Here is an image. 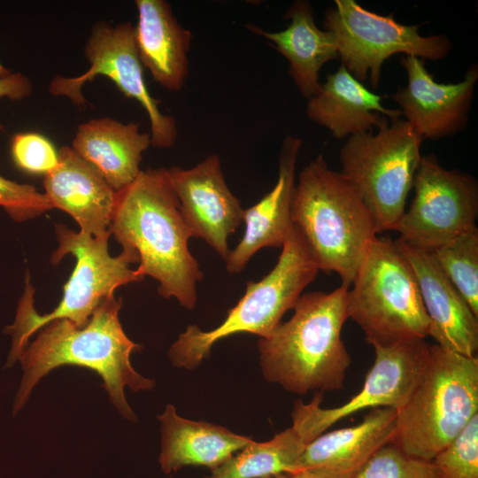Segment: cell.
Masks as SVG:
<instances>
[{"mask_svg":"<svg viewBox=\"0 0 478 478\" xmlns=\"http://www.w3.org/2000/svg\"><path fill=\"white\" fill-rule=\"evenodd\" d=\"M432 252L442 271L478 317V229Z\"/></svg>","mask_w":478,"mask_h":478,"instance_id":"26","label":"cell"},{"mask_svg":"<svg viewBox=\"0 0 478 478\" xmlns=\"http://www.w3.org/2000/svg\"><path fill=\"white\" fill-rule=\"evenodd\" d=\"M352 478H432V474L429 461L412 458L389 443Z\"/></svg>","mask_w":478,"mask_h":478,"instance_id":"28","label":"cell"},{"mask_svg":"<svg viewBox=\"0 0 478 478\" xmlns=\"http://www.w3.org/2000/svg\"><path fill=\"white\" fill-rule=\"evenodd\" d=\"M135 41L139 58L153 79L169 91H180L189 73L191 32L164 0H136Z\"/></svg>","mask_w":478,"mask_h":478,"instance_id":"21","label":"cell"},{"mask_svg":"<svg viewBox=\"0 0 478 478\" xmlns=\"http://www.w3.org/2000/svg\"><path fill=\"white\" fill-rule=\"evenodd\" d=\"M319 271L305 240L294 225L274 267L260 281L246 283L243 296L217 328L204 331L197 325H189L171 345L170 362L176 367L192 370L221 339L240 333L268 337Z\"/></svg>","mask_w":478,"mask_h":478,"instance_id":"7","label":"cell"},{"mask_svg":"<svg viewBox=\"0 0 478 478\" xmlns=\"http://www.w3.org/2000/svg\"><path fill=\"white\" fill-rule=\"evenodd\" d=\"M349 286L302 294L291 318L258 343L266 381L295 394L343 388L351 358L342 340Z\"/></svg>","mask_w":478,"mask_h":478,"instance_id":"3","label":"cell"},{"mask_svg":"<svg viewBox=\"0 0 478 478\" xmlns=\"http://www.w3.org/2000/svg\"><path fill=\"white\" fill-rule=\"evenodd\" d=\"M415 275L429 321L428 335L441 348L466 357L478 351V317L437 264L432 251L395 241Z\"/></svg>","mask_w":478,"mask_h":478,"instance_id":"16","label":"cell"},{"mask_svg":"<svg viewBox=\"0 0 478 478\" xmlns=\"http://www.w3.org/2000/svg\"><path fill=\"white\" fill-rule=\"evenodd\" d=\"M53 208L70 214L81 232L94 237L108 233L116 192L101 174L71 147H62L58 165L43 179Z\"/></svg>","mask_w":478,"mask_h":478,"instance_id":"19","label":"cell"},{"mask_svg":"<svg viewBox=\"0 0 478 478\" xmlns=\"http://www.w3.org/2000/svg\"><path fill=\"white\" fill-rule=\"evenodd\" d=\"M429 343L415 340L389 346H373L374 360L364 384L355 396L334 408H322L320 392L309 403L294 402L292 426L311 443L337 421L361 410L401 408L412 393L425 365Z\"/></svg>","mask_w":478,"mask_h":478,"instance_id":"13","label":"cell"},{"mask_svg":"<svg viewBox=\"0 0 478 478\" xmlns=\"http://www.w3.org/2000/svg\"><path fill=\"white\" fill-rule=\"evenodd\" d=\"M121 305V298L112 296L100 304L83 327H77L67 319H58L38 330L36 338L19 358L23 375L13 414L19 412L36 383L50 371L63 365H74L96 372L120 414L128 420H136L124 389L127 387L135 392L150 390L155 382L131 365L130 356L141 345L130 340L122 328L119 319Z\"/></svg>","mask_w":478,"mask_h":478,"instance_id":"2","label":"cell"},{"mask_svg":"<svg viewBox=\"0 0 478 478\" xmlns=\"http://www.w3.org/2000/svg\"><path fill=\"white\" fill-rule=\"evenodd\" d=\"M11 72L0 63V78L9 75Z\"/></svg>","mask_w":478,"mask_h":478,"instance_id":"33","label":"cell"},{"mask_svg":"<svg viewBox=\"0 0 478 478\" xmlns=\"http://www.w3.org/2000/svg\"><path fill=\"white\" fill-rule=\"evenodd\" d=\"M307 444L291 426L268 441H253L206 478H272L294 473Z\"/></svg>","mask_w":478,"mask_h":478,"instance_id":"25","label":"cell"},{"mask_svg":"<svg viewBox=\"0 0 478 478\" xmlns=\"http://www.w3.org/2000/svg\"><path fill=\"white\" fill-rule=\"evenodd\" d=\"M307 117L327 128L335 139L373 132L386 120L402 117L399 109H389L382 96L354 78L342 65L327 75L306 105Z\"/></svg>","mask_w":478,"mask_h":478,"instance_id":"20","label":"cell"},{"mask_svg":"<svg viewBox=\"0 0 478 478\" xmlns=\"http://www.w3.org/2000/svg\"><path fill=\"white\" fill-rule=\"evenodd\" d=\"M32 93L30 80L20 73H10L0 78V98L23 99Z\"/></svg>","mask_w":478,"mask_h":478,"instance_id":"31","label":"cell"},{"mask_svg":"<svg viewBox=\"0 0 478 478\" xmlns=\"http://www.w3.org/2000/svg\"><path fill=\"white\" fill-rule=\"evenodd\" d=\"M322 24L335 39L341 65L360 82L368 80L373 89L378 88L383 63L391 56L438 61L452 48L444 35H421L420 24H401L392 14L373 12L355 0H335Z\"/></svg>","mask_w":478,"mask_h":478,"instance_id":"10","label":"cell"},{"mask_svg":"<svg viewBox=\"0 0 478 478\" xmlns=\"http://www.w3.org/2000/svg\"><path fill=\"white\" fill-rule=\"evenodd\" d=\"M422 142L406 120L388 119L375 134L351 135L340 149V173L372 213L378 234L395 230L405 211Z\"/></svg>","mask_w":478,"mask_h":478,"instance_id":"9","label":"cell"},{"mask_svg":"<svg viewBox=\"0 0 478 478\" xmlns=\"http://www.w3.org/2000/svg\"><path fill=\"white\" fill-rule=\"evenodd\" d=\"M351 285L348 319L372 346L428 336L429 321L415 275L395 241L376 236Z\"/></svg>","mask_w":478,"mask_h":478,"instance_id":"8","label":"cell"},{"mask_svg":"<svg viewBox=\"0 0 478 478\" xmlns=\"http://www.w3.org/2000/svg\"><path fill=\"white\" fill-rule=\"evenodd\" d=\"M90 66L77 77L56 76L49 86L55 96H66L76 105L86 100L81 89L97 75L111 79L127 97L135 99L146 112L150 123V145L166 149L174 145L178 128L175 119L164 114L160 101L148 90L135 41L134 27L129 22L94 25L84 49Z\"/></svg>","mask_w":478,"mask_h":478,"instance_id":"12","label":"cell"},{"mask_svg":"<svg viewBox=\"0 0 478 478\" xmlns=\"http://www.w3.org/2000/svg\"><path fill=\"white\" fill-rule=\"evenodd\" d=\"M429 463L432 478H478V414Z\"/></svg>","mask_w":478,"mask_h":478,"instance_id":"27","label":"cell"},{"mask_svg":"<svg viewBox=\"0 0 478 478\" xmlns=\"http://www.w3.org/2000/svg\"><path fill=\"white\" fill-rule=\"evenodd\" d=\"M301 146L299 137L289 135L283 139L276 183L257 204L244 209L245 229L226 261L228 274L241 273L258 251L265 247H281L289 236L294 227L291 206Z\"/></svg>","mask_w":478,"mask_h":478,"instance_id":"17","label":"cell"},{"mask_svg":"<svg viewBox=\"0 0 478 478\" xmlns=\"http://www.w3.org/2000/svg\"><path fill=\"white\" fill-rule=\"evenodd\" d=\"M11 151L16 166L27 173L47 174L58 165V153L40 134H16L12 140Z\"/></svg>","mask_w":478,"mask_h":478,"instance_id":"29","label":"cell"},{"mask_svg":"<svg viewBox=\"0 0 478 478\" xmlns=\"http://www.w3.org/2000/svg\"><path fill=\"white\" fill-rule=\"evenodd\" d=\"M167 173L192 237L205 241L226 262L228 237L243 222L244 209L227 185L219 156L188 169L169 167Z\"/></svg>","mask_w":478,"mask_h":478,"instance_id":"15","label":"cell"},{"mask_svg":"<svg viewBox=\"0 0 478 478\" xmlns=\"http://www.w3.org/2000/svg\"><path fill=\"white\" fill-rule=\"evenodd\" d=\"M55 231L58 246L51 256V262L57 264L66 255L72 254L76 258V265L64 287L60 303L51 312L43 315L35 308V289L27 274L26 288L18 304L15 320L4 330L12 336L6 367L19 360L31 335L48 322L67 319L77 327H83L100 304L114 296L116 289L144 278L136 269L129 267L130 264L138 262L137 256L126 251L115 257L110 255L108 239L111 233L94 237L62 224H57Z\"/></svg>","mask_w":478,"mask_h":478,"instance_id":"6","label":"cell"},{"mask_svg":"<svg viewBox=\"0 0 478 478\" xmlns=\"http://www.w3.org/2000/svg\"><path fill=\"white\" fill-rule=\"evenodd\" d=\"M291 213L319 269L350 287L378 232L357 190L322 155L299 173Z\"/></svg>","mask_w":478,"mask_h":478,"instance_id":"4","label":"cell"},{"mask_svg":"<svg viewBox=\"0 0 478 478\" xmlns=\"http://www.w3.org/2000/svg\"><path fill=\"white\" fill-rule=\"evenodd\" d=\"M150 145V135L142 133L138 123L99 118L78 127L72 149L117 192L138 176Z\"/></svg>","mask_w":478,"mask_h":478,"instance_id":"24","label":"cell"},{"mask_svg":"<svg viewBox=\"0 0 478 478\" xmlns=\"http://www.w3.org/2000/svg\"><path fill=\"white\" fill-rule=\"evenodd\" d=\"M289 26L281 31L264 30L246 25L249 31L264 37L289 63V75L307 99L320 89V71L328 61L338 58L334 35L320 29L314 21L313 10L305 0L294 1L286 11Z\"/></svg>","mask_w":478,"mask_h":478,"instance_id":"23","label":"cell"},{"mask_svg":"<svg viewBox=\"0 0 478 478\" xmlns=\"http://www.w3.org/2000/svg\"><path fill=\"white\" fill-rule=\"evenodd\" d=\"M109 231L122 251L137 256L136 271L158 281L160 296L175 298L188 310L195 307L204 274L189 250L192 234L167 168L141 171L116 192Z\"/></svg>","mask_w":478,"mask_h":478,"instance_id":"1","label":"cell"},{"mask_svg":"<svg viewBox=\"0 0 478 478\" xmlns=\"http://www.w3.org/2000/svg\"><path fill=\"white\" fill-rule=\"evenodd\" d=\"M0 207L15 221L37 217L53 208L45 194L28 184H20L0 175Z\"/></svg>","mask_w":478,"mask_h":478,"instance_id":"30","label":"cell"},{"mask_svg":"<svg viewBox=\"0 0 478 478\" xmlns=\"http://www.w3.org/2000/svg\"><path fill=\"white\" fill-rule=\"evenodd\" d=\"M400 63L407 83L390 96L423 141L439 140L464 130L478 81L477 65L468 67L462 81L440 83L427 70L423 59L405 55Z\"/></svg>","mask_w":478,"mask_h":478,"instance_id":"14","label":"cell"},{"mask_svg":"<svg viewBox=\"0 0 478 478\" xmlns=\"http://www.w3.org/2000/svg\"><path fill=\"white\" fill-rule=\"evenodd\" d=\"M396 419L395 410L377 407L355 426L324 432L307 444L296 472L316 478H352L377 451L391 443Z\"/></svg>","mask_w":478,"mask_h":478,"instance_id":"18","label":"cell"},{"mask_svg":"<svg viewBox=\"0 0 478 478\" xmlns=\"http://www.w3.org/2000/svg\"><path fill=\"white\" fill-rule=\"evenodd\" d=\"M158 419L161 432L158 461L166 474L186 466H204L212 471L254 441L220 425L185 419L170 404Z\"/></svg>","mask_w":478,"mask_h":478,"instance_id":"22","label":"cell"},{"mask_svg":"<svg viewBox=\"0 0 478 478\" xmlns=\"http://www.w3.org/2000/svg\"><path fill=\"white\" fill-rule=\"evenodd\" d=\"M414 197L394 231L398 240L433 251L477 229L478 182L471 174L444 168L434 154L422 156Z\"/></svg>","mask_w":478,"mask_h":478,"instance_id":"11","label":"cell"},{"mask_svg":"<svg viewBox=\"0 0 478 478\" xmlns=\"http://www.w3.org/2000/svg\"><path fill=\"white\" fill-rule=\"evenodd\" d=\"M272 478H316V477L307 472L297 471L294 473L282 474H280Z\"/></svg>","mask_w":478,"mask_h":478,"instance_id":"32","label":"cell"},{"mask_svg":"<svg viewBox=\"0 0 478 478\" xmlns=\"http://www.w3.org/2000/svg\"><path fill=\"white\" fill-rule=\"evenodd\" d=\"M391 443L430 461L478 414V358L430 344L420 375L396 411Z\"/></svg>","mask_w":478,"mask_h":478,"instance_id":"5","label":"cell"}]
</instances>
